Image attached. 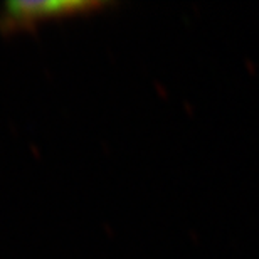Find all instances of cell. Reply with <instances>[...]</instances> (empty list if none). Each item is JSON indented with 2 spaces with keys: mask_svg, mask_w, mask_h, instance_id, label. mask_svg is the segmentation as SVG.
I'll use <instances>...</instances> for the list:
<instances>
[{
  "mask_svg": "<svg viewBox=\"0 0 259 259\" xmlns=\"http://www.w3.org/2000/svg\"><path fill=\"white\" fill-rule=\"evenodd\" d=\"M106 9L96 0H49V2H9L0 9V30L9 34L32 30L42 24L84 17Z\"/></svg>",
  "mask_w": 259,
  "mask_h": 259,
  "instance_id": "cell-1",
  "label": "cell"
}]
</instances>
